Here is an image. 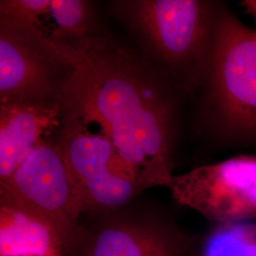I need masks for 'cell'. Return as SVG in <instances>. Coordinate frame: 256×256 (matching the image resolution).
I'll list each match as a JSON object with an SVG mask.
<instances>
[{"label": "cell", "instance_id": "cell-14", "mask_svg": "<svg viewBox=\"0 0 256 256\" xmlns=\"http://www.w3.org/2000/svg\"><path fill=\"white\" fill-rule=\"evenodd\" d=\"M242 6L245 8L248 14L254 18L256 24V0L243 1Z\"/></svg>", "mask_w": 256, "mask_h": 256}, {"label": "cell", "instance_id": "cell-2", "mask_svg": "<svg viewBox=\"0 0 256 256\" xmlns=\"http://www.w3.org/2000/svg\"><path fill=\"white\" fill-rule=\"evenodd\" d=\"M111 14L137 41L140 52L178 88H203L210 63L218 5L202 0H116Z\"/></svg>", "mask_w": 256, "mask_h": 256}, {"label": "cell", "instance_id": "cell-11", "mask_svg": "<svg viewBox=\"0 0 256 256\" xmlns=\"http://www.w3.org/2000/svg\"><path fill=\"white\" fill-rule=\"evenodd\" d=\"M190 256H256V220L212 224L196 234Z\"/></svg>", "mask_w": 256, "mask_h": 256}, {"label": "cell", "instance_id": "cell-1", "mask_svg": "<svg viewBox=\"0 0 256 256\" xmlns=\"http://www.w3.org/2000/svg\"><path fill=\"white\" fill-rule=\"evenodd\" d=\"M50 40L70 64L64 110L100 128L146 189L168 187L178 133V86L140 50L106 32Z\"/></svg>", "mask_w": 256, "mask_h": 256}, {"label": "cell", "instance_id": "cell-3", "mask_svg": "<svg viewBox=\"0 0 256 256\" xmlns=\"http://www.w3.org/2000/svg\"><path fill=\"white\" fill-rule=\"evenodd\" d=\"M57 135L40 144L0 182V208L46 226L66 256L78 234L82 208Z\"/></svg>", "mask_w": 256, "mask_h": 256}, {"label": "cell", "instance_id": "cell-7", "mask_svg": "<svg viewBox=\"0 0 256 256\" xmlns=\"http://www.w3.org/2000/svg\"><path fill=\"white\" fill-rule=\"evenodd\" d=\"M70 64L36 27L0 23V104L61 101Z\"/></svg>", "mask_w": 256, "mask_h": 256}, {"label": "cell", "instance_id": "cell-5", "mask_svg": "<svg viewBox=\"0 0 256 256\" xmlns=\"http://www.w3.org/2000/svg\"><path fill=\"white\" fill-rule=\"evenodd\" d=\"M194 238L170 210L140 196L116 210L82 214L66 256H190Z\"/></svg>", "mask_w": 256, "mask_h": 256}, {"label": "cell", "instance_id": "cell-10", "mask_svg": "<svg viewBox=\"0 0 256 256\" xmlns=\"http://www.w3.org/2000/svg\"><path fill=\"white\" fill-rule=\"evenodd\" d=\"M0 256H64L46 226L19 212L0 208Z\"/></svg>", "mask_w": 256, "mask_h": 256}, {"label": "cell", "instance_id": "cell-8", "mask_svg": "<svg viewBox=\"0 0 256 256\" xmlns=\"http://www.w3.org/2000/svg\"><path fill=\"white\" fill-rule=\"evenodd\" d=\"M167 188L174 202L212 224L256 220V156L198 166L174 174Z\"/></svg>", "mask_w": 256, "mask_h": 256}, {"label": "cell", "instance_id": "cell-9", "mask_svg": "<svg viewBox=\"0 0 256 256\" xmlns=\"http://www.w3.org/2000/svg\"><path fill=\"white\" fill-rule=\"evenodd\" d=\"M64 114L61 101L0 104V182L40 144L60 131Z\"/></svg>", "mask_w": 256, "mask_h": 256}, {"label": "cell", "instance_id": "cell-12", "mask_svg": "<svg viewBox=\"0 0 256 256\" xmlns=\"http://www.w3.org/2000/svg\"><path fill=\"white\" fill-rule=\"evenodd\" d=\"M48 16L54 28L46 36L56 40L77 41L104 32L98 27L90 1L52 0Z\"/></svg>", "mask_w": 256, "mask_h": 256}, {"label": "cell", "instance_id": "cell-13", "mask_svg": "<svg viewBox=\"0 0 256 256\" xmlns=\"http://www.w3.org/2000/svg\"><path fill=\"white\" fill-rule=\"evenodd\" d=\"M52 0H1L0 23L42 30V19L50 14Z\"/></svg>", "mask_w": 256, "mask_h": 256}, {"label": "cell", "instance_id": "cell-6", "mask_svg": "<svg viewBox=\"0 0 256 256\" xmlns=\"http://www.w3.org/2000/svg\"><path fill=\"white\" fill-rule=\"evenodd\" d=\"M57 140L82 204V214L122 208L146 189L104 135L66 111Z\"/></svg>", "mask_w": 256, "mask_h": 256}, {"label": "cell", "instance_id": "cell-4", "mask_svg": "<svg viewBox=\"0 0 256 256\" xmlns=\"http://www.w3.org/2000/svg\"><path fill=\"white\" fill-rule=\"evenodd\" d=\"M203 88L206 111L226 133L256 136V30L218 10Z\"/></svg>", "mask_w": 256, "mask_h": 256}]
</instances>
